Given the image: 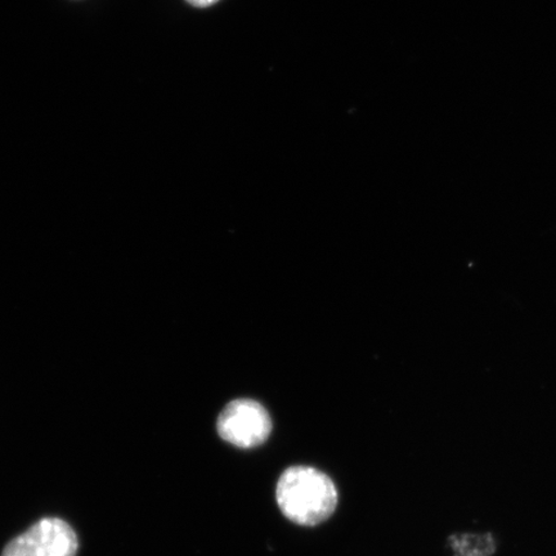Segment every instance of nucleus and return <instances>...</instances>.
I'll return each mask as SVG.
<instances>
[{
    "mask_svg": "<svg viewBox=\"0 0 556 556\" xmlns=\"http://www.w3.org/2000/svg\"><path fill=\"white\" fill-rule=\"evenodd\" d=\"M78 534L64 519L43 518L13 539L2 556H76Z\"/></svg>",
    "mask_w": 556,
    "mask_h": 556,
    "instance_id": "f03ea898",
    "label": "nucleus"
},
{
    "mask_svg": "<svg viewBox=\"0 0 556 556\" xmlns=\"http://www.w3.org/2000/svg\"><path fill=\"white\" fill-rule=\"evenodd\" d=\"M222 440L240 448H253L267 441L273 430L267 409L253 400H236L218 417Z\"/></svg>",
    "mask_w": 556,
    "mask_h": 556,
    "instance_id": "7ed1b4c3",
    "label": "nucleus"
},
{
    "mask_svg": "<svg viewBox=\"0 0 556 556\" xmlns=\"http://www.w3.org/2000/svg\"><path fill=\"white\" fill-rule=\"evenodd\" d=\"M446 545L451 556H496L500 546L496 534L490 531L454 532Z\"/></svg>",
    "mask_w": 556,
    "mask_h": 556,
    "instance_id": "20e7f679",
    "label": "nucleus"
},
{
    "mask_svg": "<svg viewBox=\"0 0 556 556\" xmlns=\"http://www.w3.org/2000/svg\"><path fill=\"white\" fill-rule=\"evenodd\" d=\"M276 498L283 516L301 526H317L332 516L338 491L323 471L293 467L283 471L277 483Z\"/></svg>",
    "mask_w": 556,
    "mask_h": 556,
    "instance_id": "f257e3e1",
    "label": "nucleus"
},
{
    "mask_svg": "<svg viewBox=\"0 0 556 556\" xmlns=\"http://www.w3.org/2000/svg\"><path fill=\"white\" fill-rule=\"evenodd\" d=\"M190 4L199 7V9H205L218 2V0H187Z\"/></svg>",
    "mask_w": 556,
    "mask_h": 556,
    "instance_id": "39448f33",
    "label": "nucleus"
}]
</instances>
